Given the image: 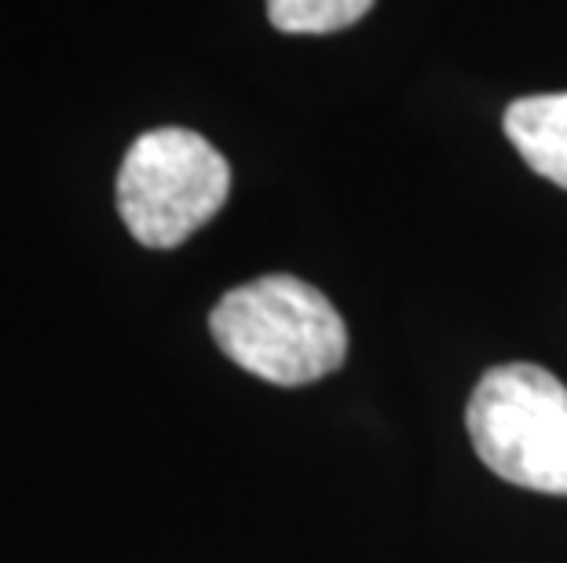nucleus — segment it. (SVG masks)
Masks as SVG:
<instances>
[{"instance_id": "obj_5", "label": "nucleus", "mask_w": 567, "mask_h": 563, "mask_svg": "<svg viewBox=\"0 0 567 563\" xmlns=\"http://www.w3.org/2000/svg\"><path fill=\"white\" fill-rule=\"evenodd\" d=\"M370 8L373 0H268V19L282 33H341Z\"/></svg>"}, {"instance_id": "obj_4", "label": "nucleus", "mask_w": 567, "mask_h": 563, "mask_svg": "<svg viewBox=\"0 0 567 563\" xmlns=\"http://www.w3.org/2000/svg\"><path fill=\"white\" fill-rule=\"evenodd\" d=\"M505 136L530 169L567 190V92L524 95L509 103Z\"/></svg>"}, {"instance_id": "obj_3", "label": "nucleus", "mask_w": 567, "mask_h": 563, "mask_svg": "<svg viewBox=\"0 0 567 563\" xmlns=\"http://www.w3.org/2000/svg\"><path fill=\"white\" fill-rule=\"evenodd\" d=\"M231 195V165L190 128H154L117 173V212L140 246L173 249L209 223Z\"/></svg>"}, {"instance_id": "obj_1", "label": "nucleus", "mask_w": 567, "mask_h": 563, "mask_svg": "<svg viewBox=\"0 0 567 563\" xmlns=\"http://www.w3.org/2000/svg\"><path fill=\"white\" fill-rule=\"evenodd\" d=\"M213 341L246 374L279 388H300L344 366L348 330L326 296L293 274H264L209 315Z\"/></svg>"}, {"instance_id": "obj_2", "label": "nucleus", "mask_w": 567, "mask_h": 563, "mask_svg": "<svg viewBox=\"0 0 567 563\" xmlns=\"http://www.w3.org/2000/svg\"><path fill=\"white\" fill-rule=\"evenodd\" d=\"M468 439L505 483L567 494V388L535 363H505L480 377L465 406Z\"/></svg>"}]
</instances>
